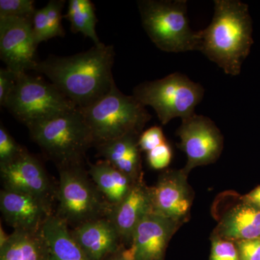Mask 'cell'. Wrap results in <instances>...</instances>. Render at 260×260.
I'll list each match as a JSON object with an SVG mask.
<instances>
[{
    "label": "cell",
    "instance_id": "obj_1",
    "mask_svg": "<svg viewBox=\"0 0 260 260\" xmlns=\"http://www.w3.org/2000/svg\"><path fill=\"white\" fill-rule=\"evenodd\" d=\"M114 46L104 43L75 55H50L38 61L34 71L43 74L74 103L77 107H89L107 95L114 85Z\"/></svg>",
    "mask_w": 260,
    "mask_h": 260
},
{
    "label": "cell",
    "instance_id": "obj_2",
    "mask_svg": "<svg viewBox=\"0 0 260 260\" xmlns=\"http://www.w3.org/2000/svg\"><path fill=\"white\" fill-rule=\"evenodd\" d=\"M211 23L198 31L197 50L223 69L227 75L240 74L250 52L252 21L249 8L237 0H215Z\"/></svg>",
    "mask_w": 260,
    "mask_h": 260
},
{
    "label": "cell",
    "instance_id": "obj_3",
    "mask_svg": "<svg viewBox=\"0 0 260 260\" xmlns=\"http://www.w3.org/2000/svg\"><path fill=\"white\" fill-rule=\"evenodd\" d=\"M30 138L56 167L84 164L95 146L91 129L79 108L28 128Z\"/></svg>",
    "mask_w": 260,
    "mask_h": 260
},
{
    "label": "cell",
    "instance_id": "obj_4",
    "mask_svg": "<svg viewBox=\"0 0 260 260\" xmlns=\"http://www.w3.org/2000/svg\"><path fill=\"white\" fill-rule=\"evenodd\" d=\"M134 95L121 93L114 85L96 102L79 108L91 129L95 146L131 133H142L151 116Z\"/></svg>",
    "mask_w": 260,
    "mask_h": 260
},
{
    "label": "cell",
    "instance_id": "obj_5",
    "mask_svg": "<svg viewBox=\"0 0 260 260\" xmlns=\"http://www.w3.org/2000/svg\"><path fill=\"white\" fill-rule=\"evenodd\" d=\"M57 212L55 215L72 229L107 218L112 207L85 170L84 164L58 168Z\"/></svg>",
    "mask_w": 260,
    "mask_h": 260
},
{
    "label": "cell",
    "instance_id": "obj_6",
    "mask_svg": "<svg viewBox=\"0 0 260 260\" xmlns=\"http://www.w3.org/2000/svg\"><path fill=\"white\" fill-rule=\"evenodd\" d=\"M187 2L138 1L143 28L152 42L166 52H185L198 49V32L187 18Z\"/></svg>",
    "mask_w": 260,
    "mask_h": 260
},
{
    "label": "cell",
    "instance_id": "obj_7",
    "mask_svg": "<svg viewBox=\"0 0 260 260\" xmlns=\"http://www.w3.org/2000/svg\"><path fill=\"white\" fill-rule=\"evenodd\" d=\"M5 108L28 128L70 112L77 106L51 82L25 73L18 77Z\"/></svg>",
    "mask_w": 260,
    "mask_h": 260
},
{
    "label": "cell",
    "instance_id": "obj_8",
    "mask_svg": "<svg viewBox=\"0 0 260 260\" xmlns=\"http://www.w3.org/2000/svg\"><path fill=\"white\" fill-rule=\"evenodd\" d=\"M204 93L200 84L180 73L144 82L133 90V95L142 104L153 108L162 125L175 118L184 119L195 114V107L203 100Z\"/></svg>",
    "mask_w": 260,
    "mask_h": 260
},
{
    "label": "cell",
    "instance_id": "obj_9",
    "mask_svg": "<svg viewBox=\"0 0 260 260\" xmlns=\"http://www.w3.org/2000/svg\"><path fill=\"white\" fill-rule=\"evenodd\" d=\"M177 134L180 138L179 148L186 154L187 161L184 170L216 161L223 149V137L210 118L194 114L181 119Z\"/></svg>",
    "mask_w": 260,
    "mask_h": 260
},
{
    "label": "cell",
    "instance_id": "obj_10",
    "mask_svg": "<svg viewBox=\"0 0 260 260\" xmlns=\"http://www.w3.org/2000/svg\"><path fill=\"white\" fill-rule=\"evenodd\" d=\"M32 20L0 18V58L18 77L32 70L38 62Z\"/></svg>",
    "mask_w": 260,
    "mask_h": 260
},
{
    "label": "cell",
    "instance_id": "obj_11",
    "mask_svg": "<svg viewBox=\"0 0 260 260\" xmlns=\"http://www.w3.org/2000/svg\"><path fill=\"white\" fill-rule=\"evenodd\" d=\"M3 189L26 193L53 205L57 185L52 182L42 162L25 150L18 158L0 166Z\"/></svg>",
    "mask_w": 260,
    "mask_h": 260
},
{
    "label": "cell",
    "instance_id": "obj_12",
    "mask_svg": "<svg viewBox=\"0 0 260 260\" xmlns=\"http://www.w3.org/2000/svg\"><path fill=\"white\" fill-rule=\"evenodd\" d=\"M188 174L183 169L167 171L159 176L156 184L150 187L153 213L180 225L188 220L194 199Z\"/></svg>",
    "mask_w": 260,
    "mask_h": 260
},
{
    "label": "cell",
    "instance_id": "obj_13",
    "mask_svg": "<svg viewBox=\"0 0 260 260\" xmlns=\"http://www.w3.org/2000/svg\"><path fill=\"white\" fill-rule=\"evenodd\" d=\"M180 226L171 219L149 213L135 228L128 248L134 260H164L168 244Z\"/></svg>",
    "mask_w": 260,
    "mask_h": 260
},
{
    "label": "cell",
    "instance_id": "obj_14",
    "mask_svg": "<svg viewBox=\"0 0 260 260\" xmlns=\"http://www.w3.org/2000/svg\"><path fill=\"white\" fill-rule=\"evenodd\" d=\"M53 205L20 191L2 189L0 210L3 219L14 231L37 232L52 215Z\"/></svg>",
    "mask_w": 260,
    "mask_h": 260
},
{
    "label": "cell",
    "instance_id": "obj_15",
    "mask_svg": "<svg viewBox=\"0 0 260 260\" xmlns=\"http://www.w3.org/2000/svg\"><path fill=\"white\" fill-rule=\"evenodd\" d=\"M152 212L151 191L145 184L142 176L135 181L124 199L112 207L107 218L115 226L123 244H130L135 228Z\"/></svg>",
    "mask_w": 260,
    "mask_h": 260
},
{
    "label": "cell",
    "instance_id": "obj_16",
    "mask_svg": "<svg viewBox=\"0 0 260 260\" xmlns=\"http://www.w3.org/2000/svg\"><path fill=\"white\" fill-rule=\"evenodd\" d=\"M70 232L90 260H105L124 246L119 233L108 218L87 222Z\"/></svg>",
    "mask_w": 260,
    "mask_h": 260
},
{
    "label": "cell",
    "instance_id": "obj_17",
    "mask_svg": "<svg viewBox=\"0 0 260 260\" xmlns=\"http://www.w3.org/2000/svg\"><path fill=\"white\" fill-rule=\"evenodd\" d=\"M214 234L234 242L260 238V208L243 200L225 212Z\"/></svg>",
    "mask_w": 260,
    "mask_h": 260
},
{
    "label": "cell",
    "instance_id": "obj_18",
    "mask_svg": "<svg viewBox=\"0 0 260 260\" xmlns=\"http://www.w3.org/2000/svg\"><path fill=\"white\" fill-rule=\"evenodd\" d=\"M140 133H131L96 145L98 155L136 181L143 176L139 147Z\"/></svg>",
    "mask_w": 260,
    "mask_h": 260
},
{
    "label": "cell",
    "instance_id": "obj_19",
    "mask_svg": "<svg viewBox=\"0 0 260 260\" xmlns=\"http://www.w3.org/2000/svg\"><path fill=\"white\" fill-rule=\"evenodd\" d=\"M49 247V260H90L75 242L70 229L53 214L42 228Z\"/></svg>",
    "mask_w": 260,
    "mask_h": 260
},
{
    "label": "cell",
    "instance_id": "obj_20",
    "mask_svg": "<svg viewBox=\"0 0 260 260\" xmlns=\"http://www.w3.org/2000/svg\"><path fill=\"white\" fill-rule=\"evenodd\" d=\"M88 173L111 207L122 201L137 181L104 160L90 164Z\"/></svg>",
    "mask_w": 260,
    "mask_h": 260
},
{
    "label": "cell",
    "instance_id": "obj_21",
    "mask_svg": "<svg viewBox=\"0 0 260 260\" xmlns=\"http://www.w3.org/2000/svg\"><path fill=\"white\" fill-rule=\"evenodd\" d=\"M49 247L42 229L14 231L0 248V260H49Z\"/></svg>",
    "mask_w": 260,
    "mask_h": 260
},
{
    "label": "cell",
    "instance_id": "obj_22",
    "mask_svg": "<svg viewBox=\"0 0 260 260\" xmlns=\"http://www.w3.org/2000/svg\"><path fill=\"white\" fill-rule=\"evenodd\" d=\"M63 17L69 20L72 32L90 38L95 45L102 43L95 30L98 19L95 6L90 0H70L68 13Z\"/></svg>",
    "mask_w": 260,
    "mask_h": 260
},
{
    "label": "cell",
    "instance_id": "obj_23",
    "mask_svg": "<svg viewBox=\"0 0 260 260\" xmlns=\"http://www.w3.org/2000/svg\"><path fill=\"white\" fill-rule=\"evenodd\" d=\"M36 11L34 0H0V18L32 19Z\"/></svg>",
    "mask_w": 260,
    "mask_h": 260
},
{
    "label": "cell",
    "instance_id": "obj_24",
    "mask_svg": "<svg viewBox=\"0 0 260 260\" xmlns=\"http://www.w3.org/2000/svg\"><path fill=\"white\" fill-rule=\"evenodd\" d=\"M65 0H50L47 5V30L46 39L55 37H64L65 31L61 25V12L64 8Z\"/></svg>",
    "mask_w": 260,
    "mask_h": 260
},
{
    "label": "cell",
    "instance_id": "obj_25",
    "mask_svg": "<svg viewBox=\"0 0 260 260\" xmlns=\"http://www.w3.org/2000/svg\"><path fill=\"white\" fill-rule=\"evenodd\" d=\"M26 148L18 144L8 129L0 125V166L10 164L18 158Z\"/></svg>",
    "mask_w": 260,
    "mask_h": 260
},
{
    "label": "cell",
    "instance_id": "obj_26",
    "mask_svg": "<svg viewBox=\"0 0 260 260\" xmlns=\"http://www.w3.org/2000/svg\"><path fill=\"white\" fill-rule=\"evenodd\" d=\"M210 260H240L235 242L213 234Z\"/></svg>",
    "mask_w": 260,
    "mask_h": 260
},
{
    "label": "cell",
    "instance_id": "obj_27",
    "mask_svg": "<svg viewBox=\"0 0 260 260\" xmlns=\"http://www.w3.org/2000/svg\"><path fill=\"white\" fill-rule=\"evenodd\" d=\"M172 149L167 143H162L157 148L147 153V160L149 166L153 169L161 170L166 169L172 162Z\"/></svg>",
    "mask_w": 260,
    "mask_h": 260
},
{
    "label": "cell",
    "instance_id": "obj_28",
    "mask_svg": "<svg viewBox=\"0 0 260 260\" xmlns=\"http://www.w3.org/2000/svg\"><path fill=\"white\" fill-rule=\"evenodd\" d=\"M166 142L167 140L162 128L158 126H153L141 133L138 143L140 150L148 153Z\"/></svg>",
    "mask_w": 260,
    "mask_h": 260
},
{
    "label": "cell",
    "instance_id": "obj_29",
    "mask_svg": "<svg viewBox=\"0 0 260 260\" xmlns=\"http://www.w3.org/2000/svg\"><path fill=\"white\" fill-rule=\"evenodd\" d=\"M18 76L8 68H0V106L5 107L7 101L16 85Z\"/></svg>",
    "mask_w": 260,
    "mask_h": 260
},
{
    "label": "cell",
    "instance_id": "obj_30",
    "mask_svg": "<svg viewBox=\"0 0 260 260\" xmlns=\"http://www.w3.org/2000/svg\"><path fill=\"white\" fill-rule=\"evenodd\" d=\"M32 34L37 46L41 42H45L47 30V14L46 6L37 10L32 17Z\"/></svg>",
    "mask_w": 260,
    "mask_h": 260
},
{
    "label": "cell",
    "instance_id": "obj_31",
    "mask_svg": "<svg viewBox=\"0 0 260 260\" xmlns=\"http://www.w3.org/2000/svg\"><path fill=\"white\" fill-rule=\"evenodd\" d=\"M240 260H260V238L235 242Z\"/></svg>",
    "mask_w": 260,
    "mask_h": 260
},
{
    "label": "cell",
    "instance_id": "obj_32",
    "mask_svg": "<svg viewBox=\"0 0 260 260\" xmlns=\"http://www.w3.org/2000/svg\"><path fill=\"white\" fill-rule=\"evenodd\" d=\"M105 260H134L130 254L129 249L122 246L119 251L108 256Z\"/></svg>",
    "mask_w": 260,
    "mask_h": 260
},
{
    "label": "cell",
    "instance_id": "obj_33",
    "mask_svg": "<svg viewBox=\"0 0 260 260\" xmlns=\"http://www.w3.org/2000/svg\"><path fill=\"white\" fill-rule=\"evenodd\" d=\"M244 200L260 208V186L244 197Z\"/></svg>",
    "mask_w": 260,
    "mask_h": 260
},
{
    "label": "cell",
    "instance_id": "obj_34",
    "mask_svg": "<svg viewBox=\"0 0 260 260\" xmlns=\"http://www.w3.org/2000/svg\"><path fill=\"white\" fill-rule=\"evenodd\" d=\"M10 235L6 234L2 223L0 224V248L5 245V243L8 242Z\"/></svg>",
    "mask_w": 260,
    "mask_h": 260
}]
</instances>
